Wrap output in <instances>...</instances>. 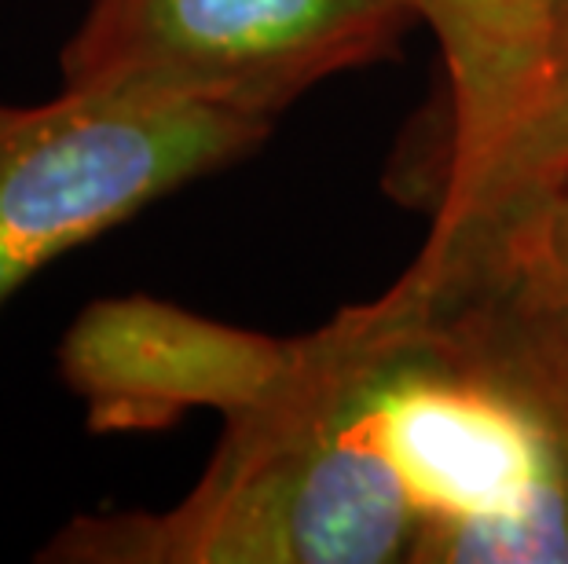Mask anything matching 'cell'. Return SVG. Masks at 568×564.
Returning a JSON list of instances; mask_svg holds the SVG:
<instances>
[{"instance_id": "cell-1", "label": "cell", "mask_w": 568, "mask_h": 564, "mask_svg": "<svg viewBox=\"0 0 568 564\" xmlns=\"http://www.w3.org/2000/svg\"><path fill=\"white\" fill-rule=\"evenodd\" d=\"M418 513L415 564H568V308L466 246L312 334Z\"/></svg>"}, {"instance_id": "cell-2", "label": "cell", "mask_w": 568, "mask_h": 564, "mask_svg": "<svg viewBox=\"0 0 568 564\" xmlns=\"http://www.w3.org/2000/svg\"><path fill=\"white\" fill-rule=\"evenodd\" d=\"M418 513L356 429L312 338L268 400L227 418L195 491L162 513L74 517L59 564H393L415 561Z\"/></svg>"}, {"instance_id": "cell-3", "label": "cell", "mask_w": 568, "mask_h": 564, "mask_svg": "<svg viewBox=\"0 0 568 564\" xmlns=\"http://www.w3.org/2000/svg\"><path fill=\"white\" fill-rule=\"evenodd\" d=\"M272 122L136 92L0 114V308L44 264L257 151Z\"/></svg>"}, {"instance_id": "cell-4", "label": "cell", "mask_w": 568, "mask_h": 564, "mask_svg": "<svg viewBox=\"0 0 568 564\" xmlns=\"http://www.w3.org/2000/svg\"><path fill=\"white\" fill-rule=\"evenodd\" d=\"M415 0H89L63 89L136 92L264 117L389 55Z\"/></svg>"}, {"instance_id": "cell-5", "label": "cell", "mask_w": 568, "mask_h": 564, "mask_svg": "<svg viewBox=\"0 0 568 564\" xmlns=\"http://www.w3.org/2000/svg\"><path fill=\"white\" fill-rule=\"evenodd\" d=\"M294 359L297 341L132 294L81 308L59 345V378L84 403L92 433H159L191 411L227 422L264 403Z\"/></svg>"}, {"instance_id": "cell-6", "label": "cell", "mask_w": 568, "mask_h": 564, "mask_svg": "<svg viewBox=\"0 0 568 564\" xmlns=\"http://www.w3.org/2000/svg\"><path fill=\"white\" fill-rule=\"evenodd\" d=\"M447 66V147L437 221L455 217L550 59L554 0H415Z\"/></svg>"}, {"instance_id": "cell-7", "label": "cell", "mask_w": 568, "mask_h": 564, "mask_svg": "<svg viewBox=\"0 0 568 564\" xmlns=\"http://www.w3.org/2000/svg\"><path fill=\"white\" fill-rule=\"evenodd\" d=\"M429 243L474 249L525 294L568 308V170L506 191L447 227H433Z\"/></svg>"}, {"instance_id": "cell-8", "label": "cell", "mask_w": 568, "mask_h": 564, "mask_svg": "<svg viewBox=\"0 0 568 564\" xmlns=\"http://www.w3.org/2000/svg\"><path fill=\"white\" fill-rule=\"evenodd\" d=\"M561 170H568V52L554 55L547 63V74H542L531 103L517 117V125L506 132L499 151L491 154L488 170L480 173L477 187L463 202V209L455 217L437 221L433 227L463 221L485 206V202L506 195V191H517L531 184V180H542Z\"/></svg>"}, {"instance_id": "cell-9", "label": "cell", "mask_w": 568, "mask_h": 564, "mask_svg": "<svg viewBox=\"0 0 568 564\" xmlns=\"http://www.w3.org/2000/svg\"><path fill=\"white\" fill-rule=\"evenodd\" d=\"M568 52V0H554L550 11V59ZM547 59V63H550Z\"/></svg>"}, {"instance_id": "cell-10", "label": "cell", "mask_w": 568, "mask_h": 564, "mask_svg": "<svg viewBox=\"0 0 568 564\" xmlns=\"http://www.w3.org/2000/svg\"><path fill=\"white\" fill-rule=\"evenodd\" d=\"M0 114H4V103H0Z\"/></svg>"}]
</instances>
